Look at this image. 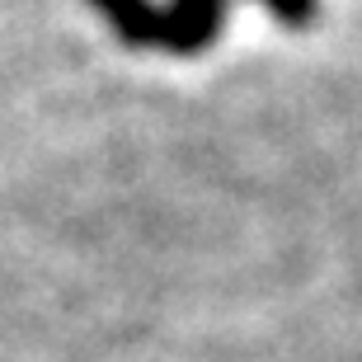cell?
I'll return each mask as SVG.
<instances>
[{"label": "cell", "instance_id": "3957f363", "mask_svg": "<svg viewBox=\"0 0 362 362\" xmlns=\"http://www.w3.org/2000/svg\"><path fill=\"white\" fill-rule=\"evenodd\" d=\"M273 10V19L287 28H310L315 24V14H320V0H264Z\"/></svg>", "mask_w": 362, "mask_h": 362}, {"label": "cell", "instance_id": "6da1fadb", "mask_svg": "<svg viewBox=\"0 0 362 362\" xmlns=\"http://www.w3.org/2000/svg\"><path fill=\"white\" fill-rule=\"evenodd\" d=\"M160 47L175 57H193L221 33L226 24V0H170V10H160Z\"/></svg>", "mask_w": 362, "mask_h": 362}, {"label": "cell", "instance_id": "7a4b0ae2", "mask_svg": "<svg viewBox=\"0 0 362 362\" xmlns=\"http://www.w3.org/2000/svg\"><path fill=\"white\" fill-rule=\"evenodd\" d=\"M90 5L113 24V33H118L127 47H160L165 19L151 0H90Z\"/></svg>", "mask_w": 362, "mask_h": 362}]
</instances>
